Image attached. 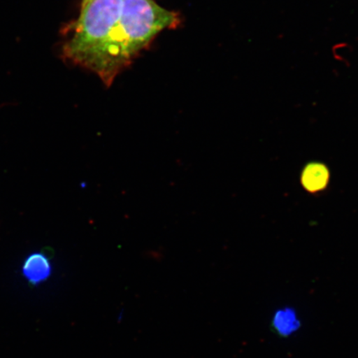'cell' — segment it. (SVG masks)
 <instances>
[{
	"label": "cell",
	"instance_id": "cell-4",
	"mask_svg": "<svg viewBox=\"0 0 358 358\" xmlns=\"http://www.w3.org/2000/svg\"><path fill=\"white\" fill-rule=\"evenodd\" d=\"M52 270V264L47 255L36 252L26 259L22 266V274L31 284L38 285L51 275Z\"/></svg>",
	"mask_w": 358,
	"mask_h": 358
},
{
	"label": "cell",
	"instance_id": "cell-6",
	"mask_svg": "<svg viewBox=\"0 0 358 358\" xmlns=\"http://www.w3.org/2000/svg\"><path fill=\"white\" fill-rule=\"evenodd\" d=\"M84 1H87V0H83V2H84Z\"/></svg>",
	"mask_w": 358,
	"mask_h": 358
},
{
	"label": "cell",
	"instance_id": "cell-1",
	"mask_svg": "<svg viewBox=\"0 0 358 358\" xmlns=\"http://www.w3.org/2000/svg\"><path fill=\"white\" fill-rule=\"evenodd\" d=\"M122 0H87L62 48L66 60L96 73L110 87L127 65L118 24Z\"/></svg>",
	"mask_w": 358,
	"mask_h": 358
},
{
	"label": "cell",
	"instance_id": "cell-3",
	"mask_svg": "<svg viewBox=\"0 0 358 358\" xmlns=\"http://www.w3.org/2000/svg\"><path fill=\"white\" fill-rule=\"evenodd\" d=\"M299 181L303 189L308 194H323L330 185V169L323 162L311 161L303 167Z\"/></svg>",
	"mask_w": 358,
	"mask_h": 358
},
{
	"label": "cell",
	"instance_id": "cell-2",
	"mask_svg": "<svg viewBox=\"0 0 358 358\" xmlns=\"http://www.w3.org/2000/svg\"><path fill=\"white\" fill-rule=\"evenodd\" d=\"M176 13L154 0H122L118 31L125 62L145 48L162 31L178 24Z\"/></svg>",
	"mask_w": 358,
	"mask_h": 358
},
{
	"label": "cell",
	"instance_id": "cell-5",
	"mask_svg": "<svg viewBox=\"0 0 358 358\" xmlns=\"http://www.w3.org/2000/svg\"><path fill=\"white\" fill-rule=\"evenodd\" d=\"M273 329L282 337H289L299 329L301 322L292 308H281L275 313L272 320Z\"/></svg>",
	"mask_w": 358,
	"mask_h": 358
}]
</instances>
